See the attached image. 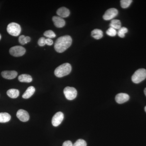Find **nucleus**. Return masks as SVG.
Here are the masks:
<instances>
[{"label": "nucleus", "instance_id": "obj_1", "mask_svg": "<svg viewBox=\"0 0 146 146\" xmlns=\"http://www.w3.org/2000/svg\"><path fill=\"white\" fill-rule=\"evenodd\" d=\"M72 37L69 35L60 36L55 42L54 48L57 52L62 53L65 51L72 45Z\"/></svg>", "mask_w": 146, "mask_h": 146}, {"label": "nucleus", "instance_id": "obj_2", "mask_svg": "<svg viewBox=\"0 0 146 146\" xmlns=\"http://www.w3.org/2000/svg\"><path fill=\"white\" fill-rule=\"evenodd\" d=\"M72 66L69 63H65L58 67L54 71L55 75L58 78L63 77L70 73Z\"/></svg>", "mask_w": 146, "mask_h": 146}, {"label": "nucleus", "instance_id": "obj_3", "mask_svg": "<svg viewBox=\"0 0 146 146\" xmlns=\"http://www.w3.org/2000/svg\"><path fill=\"white\" fill-rule=\"evenodd\" d=\"M146 78V70L140 69L136 70L131 77V80L133 83L138 84L143 81Z\"/></svg>", "mask_w": 146, "mask_h": 146}, {"label": "nucleus", "instance_id": "obj_4", "mask_svg": "<svg viewBox=\"0 0 146 146\" xmlns=\"http://www.w3.org/2000/svg\"><path fill=\"white\" fill-rule=\"evenodd\" d=\"M7 29L9 34L13 36H18L21 31L20 25L15 23H11L9 24Z\"/></svg>", "mask_w": 146, "mask_h": 146}, {"label": "nucleus", "instance_id": "obj_5", "mask_svg": "<svg viewBox=\"0 0 146 146\" xmlns=\"http://www.w3.org/2000/svg\"><path fill=\"white\" fill-rule=\"evenodd\" d=\"M63 92L66 99L70 100L75 99L77 95V91L74 87L67 86L64 89Z\"/></svg>", "mask_w": 146, "mask_h": 146}, {"label": "nucleus", "instance_id": "obj_6", "mask_svg": "<svg viewBox=\"0 0 146 146\" xmlns=\"http://www.w3.org/2000/svg\"><path fill=\"white\" fill-rule=\"evenodd\" d=\"M26 50L24 47L21 46H15L11 47L9 50L11 55L15 57H20L25 54Z\"/></svg>", "mask_w": 146, "mask_h": 146}, {"label": "nucleus", "instance_id": "obj_7", "mask_svg": "<svg viewBox=\"0 0 146 146\" xmlns=\"http://www.w3.org/2000/svg\"><path fill=\"white\" fill-rule=\"evenodd\" d=\"M118 14V11L116 9L112 8L108 9L103 16L105 21H109L115 18Z\"/></svg>", "mask_w": 146, "mask_h": 146}, {"label": "nucleus", "instance_id": "obj_8", "mask_svg": "<svg viewBox=\"0 0 146 146\" xmlns=\"http://www.w3.org/2000/svg\"><path fill=\"white\" fill-rule=\"evenodd\" d=\"M64 119V115L62 112H59L55 114L53 117L52 123L54 126L57 127L60 124Z\"/></svg>", "mask_w": 146, "mask_h": 146}, {"label": "nucleus", "instance_id": "obj_9", "mask_svg": "<svg viewBox=\"0 0 146 146\" xmlns=\"http://www.w3.org/2000/svg\"><path fill=\"white\" fill-rule=\"evenodd\" d=\"M16 116L19 120L23 122H27L29 119L28 112L24 110H19L17 112Z\"/></svg>", "mask_w": 146, "mask_h": 146}, {"label": "nucleus", "instance_id": "obj_10", "mask_svg": "<svg viewBox=\"0 0 146 146\" xmlns=\"http://www.w3.org/2000/svg\"><path fill=\"white\" fill-rule=\"evenodd\" d=\"M129 99V96L127 94L125 93H120L118 94L115 97V100L119 104L124 103Z\"/></svg>", "mask_w": 146, "mask_h": 146}, {"label": "nucleus", "instance_id": "obj_11", "mask_svg": "<svg viewBox=\"0 0 146 146\" xmlns=\"http://www.w3.org/2000/svg\"><path fill=\"white\" fill-rule=\"evenodd\" d=\"M1 75L4 78L11 80L16 77L18 73L15 71H5L2 72Z\"/></svg>", "mask_w": 146, "mask_h": 146}, {"label": "nucleus", "instance_id": "obj_12", "mask_svg": "<svg viewBox=\"0 0 146 146\" xmlns=\"http://www.w3.org/2000/svg\"><path fill=\"white\" fill-rule=\"evenodd\" d=\"M52 21L54 25L56 27L62 28L65 26V20L59 16H53L52 17Z\"/></svg>", "mask_w": 146, "mask_h": 146}, {"label": "nucleus", "instance_id": "obj_13", "mask_svg": "<svg viewBox=\"0 0 146 146\" xmlns=\"http://www.w3.org/2000/svg\"><path fill=\"white\" fill-rule=\"evenodd\" d=\"M56 13L61 18H67L70 15V11L68 8L62 7L58 9Z\"/></svg>", "mask_w": 146, "mask_h": 146}, {"label": "nucleus", "instance_id": "obj_14", "mask_svg": "<svg viewBox=\"0 0 146 146\" xmlns=\"http://www.w3.org/2000/svg\"><path fill=\"white\" fill-rule=\"evenodd\" d=\"M35 89L33 86H30L28 88L26 91L23 95V98L24 99L29 98L34 94Z\"/></svg>", "mask_w": 146, "mask_h": 146}, {"label": "nucleus", "instance_id": "obj_15", "mask_svg": "<svg viewBox=\"0 0 146 146\" xmlns=\"http://www.w3.org/2000/svg\"><path fill=\"white\" fill-rule=\"evenodd\" d=\"M18 80L21 82L29 83L32 81V78L30 75L27 74L21 75L18 77Z\"/></svg>", "mask_w": 146, "mask_h": 146}, {"label": "nucleus", "instance_id": "obj_16", "mask_svg": "<svg viewBox=\"0 0 146 146\" xmlns=\"http://www.w3.org/2000/svg\"><path fill=\"white\" fill-rule=\"evenodd\" d=\"M91 35L96 39H99L103 36V33L101 30L95 29L91 32Z\"/></svg>", "mask_w": 146, "mask_h": 146}, {"label": "nucleus", "instance_id": "obj_17", "mask_svg": "<svg viewBox=\"0 0 146 146\" xmlns=\"http://www.w3.org/2000/svg\"><path fill=\"white\" fill-rule=\"evenodd\" d=\"M7 94L9 97L11 98L14 99L19 96L20 92L18 89H10L7 91Z\"/></svg>", "mask_w": 146, "mask_h": 146}, {"label": "nucleus", "instance_id": "obj_18", "mask_svg": "<svg viewBox=\"0 0 146 146\" xmlns=\"http://www.w3.org/2000/svg\"><path fill=\"white\" fill-rule=\"evenodd\" d=\"M11 117L10 115L7 112L0 113V123H5L9 121Z\"/></svg>", "mask_w": 146, "mask_h": 146}, {"label": "nucleus", "instance_id": "obj_19", "mask_svg": "<svg viewBox=\"0 0 146 146\" xmlns=\"http://www.w3.org/2000/svg\"><path fill=\"white\" fill-rule=\"evenodd\" d=\"M110 27H112V28L116 29H119L121 28V21L117 19H114L111 21L110 25Z\"/></svg>", "mask_w": 146, "mask_h": 146}, {"label": "nucleus", "instance_id": "obj_20", "mask_svg": "<svg viewBox=\"0 0 146 146\" xmlns=\"http://www.w3.org/2000/svg\"><path fill=\"white\" fill-rule=\"evenodd\" d=\"M128 29L127 28L123 27L121 28L118 31L117 34L118 36L121 38H123L125 36V34L127 33Z\"/></svg>", "mask_w": 146, "mask_h": 146}, {"label": "nucleus", "instance_id": "obj_21", "mask_svg": "<svg viewBox=\"0 0 146 146\" xmlns=\"http://www.w3.org/2000/svg\"><path fill=\"white\" fill-rule=\"evenodd\" d=\"M132 2V0H121L120 1L121 7L123 8H127L130 6Z\"/></svg>", "mask_w": 146, "mask_h": 146}, {"label": "nucleus", "instance_id": "obj_22", "mask_svg": "<svg viewBox=\"0 0 146 146\" xmlns=\"http://www.w3.org/2000/svg\"><path fill=\"white\" fill-rule=\"evenodd\" d=\"M44 35L45 36L50 39L54 38L56 36L52 30L46 31L44 33Z\"/></svg>", "mask_w": 146, "mask_h": 146}, {"label": "nucleus", "instance_id": "obj_23", "mask_svg": "<svg viewBox=\"0 0 146 146\" xmlns=\"http://www.w3.org/2000/svg\"><path fill=\"white\" fill-rule=\"evenodd\" d=\"M106 34L109 36H114L117 35V32L115 29L112 28V27H110L106 31Z\"/></svg>", "mask_w": 146, "mask_h": 146}, {"label": "nucleus", "instance_id": "obj_24", "mask_svg": "<svg viewBox=\"0 0 146 146\" xmlns=\"http://www.w3.org/2000/svg\"><path fill=\"white\" fill-rule=\"evenodd\" d=\"M73 146H86V143L83 139H78L73 145Z\"/></svg>", "mask_w": 146, "mask_h": 146}, {"label": "nucleus", "instance_id": "obj_25", "mask_svg": "<svg viewBox=\"0 0 146 146\" xmlns=\"http://www.w3.org/2000/svg\"><path fill=\"white\" fill-rule=\"evenodd\" d=\"M38 44L40 46H44L46 44V39L45 37H42L39 39Z\"/></svg>", "mask_w": 146, "mask_h": 146}, {"label": "nucleus", "instance_id": "obj_26", "mask_svg": "<svg viewBox=\"0 0 146 146\" xmlns=\"http://www.w3.org/2000/svg\"><path fill=\"white\" fill-rule=\"evenodd\" d=\"M25 37L26 36L23 35H21V36H19L18 40H19V43L21 44L25 45L27 44L26 42Z\"/></svg>", "mask_w": 146, "mask_h": 146}, {"label": "nucleus", "instance_id": "obj_27", "mask_svg": "<svg viewBox=\"0 0 146 146\" xmlns=\"http://www.w3.org/2000/svg\"><path fill=\"white\" fill-rule=\"evenodd\" d=\"M53 44V42L51 39L47 38L46 39V44L48 46H51Z\"/></svg>", "mask_w": 146, "mask_h": 146}, {"label": "nucleus", "instance_id": "obj_28", "mask_svg": "<svg viewBox=\"0 0 146 146\" xmlns=\"http://www.w3.org/2000/svg\"><path fill=\"white\" fill-rule=\"evenodd\" d=\"M63 146H73V144L70 141H66L63 143Z\"/></svg>", "mask_w": 146, "mask_h": 146}, {"label": "nucleus", "instance_id": "obj_29", "mask_svg": "<svg viewBox=\"0 0 146 146\" xmlns=\"http://www.w3.org/2000/svg\"><path fill=\"white\" fill-rule=\"evenodd\" d=\"M25 40L27 44V43H28V42H29L31 41V38L29 37V36H27L25 37Z\"/></svg>", "mask_w": 146, "mask_h": 146}, {"label": "nucleus", "instance_id": "obj_30", "mask_svg": "<svg viewBox=\"0 0 146 146\" xmlns=\"http://www.w3.org/2000/svg\"><path fill=\"white\" fill-rule=\"evenodd\" d=\"M144 93H145V95L146 96V88H145V90H144Z\"/></svg>", "mask_w": 146, "mask_h": 146}, {"label": "nucleus", "instance_id": "obj_31", "mask_svg": "<svg viewBox=\"0 0 146 146\" xmlns=\"http://www.w3.org/2000/svg\"><path fill=\"white\" fill-rule=\"evenodd\" d=\"M145 112H146V106L145 108Z\"/></svg>", "mask_w": 146, "mask_h": 146}, {"label": "nucleus", "instance_id": "obj_32", "mask_svg": "<svg viewBox=\"0 0 146 146\" xmlns=\"http://www.w3.org/2000/svg\"><path fill=\"white\" fill-rule=\"evenodd\" d=\"M1 34H0V40H1Z\"/></svg>", "mask_w": 146, "mask_h": 146}]
</instances>
